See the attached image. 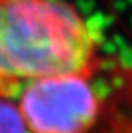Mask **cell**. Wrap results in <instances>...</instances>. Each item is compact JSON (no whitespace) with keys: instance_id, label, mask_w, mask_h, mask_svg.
Masks as SVG:
<instances>
[{"instance_id":"7a4b0ae2","label":"cell","mask_w":132,"mask_h":133,"mask_svg":"<svg viewBox=\"0 0 132 133\" xmlns=\"http://www.w3.org/2000/svg\"><path fill=\"white\" fill-rule=\"evenodd\" d=\"M0 133H30L16 98L0 97Z\"/></svg>"},{"instance_id":"6da1fadb","label":"cell","mask_w":132,"mask_h":133,"mask_svg":"<svg viewBox=\"0 0 132 133\" xmlns=\"http://www.w3.org/2000/svg\"><path fill=\"white\" fill-rule=\"evenodd\" d=\"M105 60L95 27L67 0H0V97L32 81L91 73Z\"/></svg>"}]
</instances>
